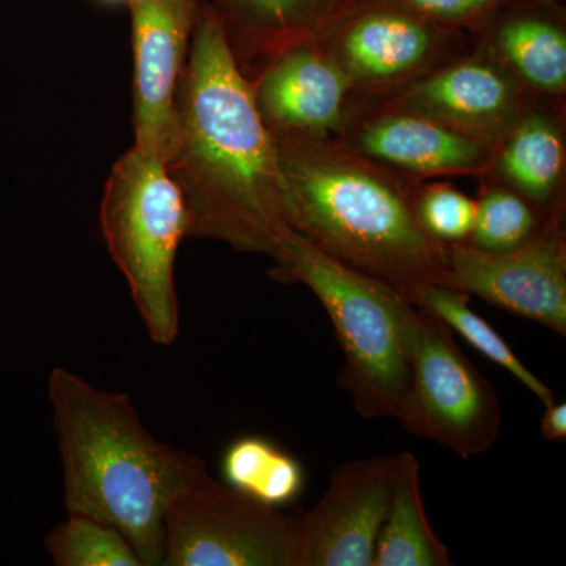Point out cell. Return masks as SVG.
<instances>
[{
  "mask_svg": "<svg viewBox=\"0 0 566 566\" xmlns=\"http://www.w3.org/2000/svg\"><path fill=\"white\" fill-rule=\"evenodd\" d=\"M166 169L185 202L188 238L274 259L293 233L277 147L218 11L203 0L178 88Z\"/></svg>",
  "mask_w": 566,
  "mask_h": 566,
  "instance_id": "obj_1",
  "label": "cell"
},
{
  "mask_svg": "<svg viewBox=\"0 0 566 566\" xmlns=\"http://www.w3.org/2000/svg\"><path fill=\"white\" fill-rule=\"evenodd\" d=\"M273 136V134H271ZM290 226L318 251L386 283L415 304L424 286H449V249L424 232L423 181L386 169L337 137L273 136Z\"/></svg>",
  "mask_w": 566,
  "mask_h": 566,
  "instance_id": "obj_2",
  "label": "cell"
},
{
  "mask_svg": "<svg viewBox=\"0 0 566 566\" xmlns=\"http://www.w3.org/2000/svg\"><path fill=\"white\" fill-rule=\"evenodd\" d=\"M50 395L69 515L120 531L144 566L164 565L166 515L180 495L212 479L199 457L158 441L128 395L54 368Z\"/></svg>",
  "mask_w": 566,
  "mask_h": 566,
  "instance_id": "obj_3",
  "label": "cell"
},
{
  "mask_svg": "<svg viewBox=\"0 0 566 566\" xmlns=\"http://www.w3.org/2000/svg\"><path fill=\"white\" fill-rule=\"evenodd\" d=\"M270 277L307 286L326 308L344 367L335 382L364 419H398L411 382L416 305L386 283L335 262L296 232L275 253Z\"/></svg>",
  "mask_w": 566,
  "mask_h": 566,
  "instance_id": "obj_4",
  "label": "cell"
},
{
  "mask_svg": "<svg viewBox=\"0 0 566 566\" xmlns=\"http://www.w3.org/2000/svg\"><path fill=\"white\" fill-rule=\"evenodd\" d=\"M99 223L151 340L172 345L180 331L175 259L188 238V216L166 161L134 145L118 158L104 185Z\"/></svg>",
  "mask_w": 566,
  "mask_h": 566,
  "instance_id": "obj_5",
  "label": "cell"
},
{
  "mask_svg": "<svg viewBox=\"0 0 566 566\" xmlns=\"http://www.w3.org/2000/svg\"><path fill=\"white\" fill-rule=\"evenodd\" d=\"M397 420L463 460L488 452L501 434L493 385L461 352L453 331L419 305L412 315L411 382Z\"/></svg>",
  "mask_w": 566,
  "mask_h": 566,
  "instance_id": "obj_6",
  "label": "cell"
},
{
  "mask_svg": "<svg viewBox=\"0 0 566 566\" xmlns=\"http://www.w3.org/2000/svg\"><path fill=\"white\" fill-rule=\"evenodd\" d=\"M301 517L211 479L167 510L164 566H296Z\"/></svg>",
  "mask_w": 566,
  "mask_h": 566,
  "instance_id": "obj_7",
  "label": "cell"
},
{
  "mask_svg": "<svg viewBox=\"0 0 566 566\" xmlns=\"http://www.w3.org/2000/svg\"><path fill=\"white\" fill-rule=\"evenodd\" d=\"M352 82L357 99H381L471 48L395 0H360L319 41Z\"/></svg>",
  "mask_w": 566,
  "mask_h": 566,
  "instance_id": "obj_8",
  "label": "cell"
},
{
  "mask_svg": "<svg viewBox=\"0 0 566 566\" xmlns=\"http://www.w3.org/2000/svg\"><path fill=\"white\" fill-rule=\"evenodd\" d=\"M449 249V289L566 335V230L553 221L526 244L490 252L471 244Z\"/></svg>",
  "mask_w": 566,
  "mask_h": 566,
  "instance_id": "obj_9",
  "label": "cell"
},
{
  "mask_svg": "<svg viewBox=\"0 0 566 566\" xmlns=\"http://www.w3.org/2000/svg\"><path fill=\"white\" fill-rule=\"evenodd\" d=\"M386 169L420 181L485 177L494 144L392 104L357 99L337 136Z\"/></svg>",
  "mask_w": 566,
  "mask_h": 566,
  "instance_id": "obj_10",
  "label": "cell"
},
{
  "mask_svg": "<svg viewBox=\"0 0 566 566\" xmlns=\"http://www.w3.org/2000/svg\"><path fill=\"white\" fill-rule=\"evenodd\" d=\"M202 0H132L134 147L166 161L180 88Z\"/></svg>",
  "mask_w": 566,
  "mask_h": 566,
  "instance_id": "obj_11",
  "label": "cell"
},
{
  "mask_svg": "<svg viewBox=\"0 0 566 566\" xmlns=\"http://www.w3.org/2000/svg\"><path fill=\"white\" fill-rule=\"evenodd\" d=\"M397 455L335 469L322 501L301 517L296 566H374L392 502Z\"/></svg>",
  "mask_w": 566,
  "mask_h": 566,
  "instance_id": "obj_12",
  "label": "cell"
},
{
  "mask_svg": "<svg viewBox=\"0 0 566 566\" xmlns=\"http://www.w3.org/2000/svg\"><path fill=\"white\" fill-rule=\"evenodd\" d=\"M370 102L427 115L494 145L531 103L497 63L472 46L392 95Z\"/></svg>",
  "mask_w": 566,
  "mask_h": 566,
  "instance_id": "obj_13",
  "label": "cell"
},
{
  "mask_svg": "<svg viewBox=\"0 0 566 566\" xmlns=\"http://www.w3.org/2000/svg\"><path fill=\"white\" fill-rule=\"evenodd\" d=\"M252 88L273 136L337 137L357 102L352 82L319 43L283 51Z\"/></svg>",
  "mask_w": 566,
  "mask_h": 566,
  "instance_id": "obj_14",
  "label": "cell"
},
{
  "mask_svg": "<svg viewBox=\"0 0 566 566\" xmlns=\"http://www.w3.org/2000/svg\"><path fill=\"white\" fill-rule=\"evenodd\" d=\"M471 46L516 82L531 103L566 111V14L558 0H504Z\"/></svg>",
  "mask_w": 566,
  "mask_h": 566,
  "instance_id": "obj_15",
  "label": "cell"
},
{
  "mask_svg": "<svg viewBox=\"0 0 566 566\" xmlns=\"http://www.w3.org/2000/svg\"><path fill=\"white\" fill-rule=\"evenodd\" d=\"M360 0H212L234 61L249 81L283 51L319 43Z\"/></svg>",
  "mask_w": 566,
  "mask_h": 566,
  "instance_id": "obj_16",
  "label": "cell"
},
{
  "mask_svg": "<svg viewBox=\"0 0 566 566\" xmlns=\"http://www.w3.org/2000/svg\"><path fill=\"white\" fill-rule=\"evenodd\" d=\"M483 178L520 193L547 218L565 219L566 111L528 103L494 145Z\"/></svg>",
  "mask_w": 566,
  "mask_h": 566,
  "instance_id": "obj_17",
  "label": "cell"
},
{
  "mask_svg": "<svg viewBox=\"0 0 566 566\" xmlns=\"http://www.w3.org/2000/svg\"><path fill=\"white\" fill-rule=\"evenodd\" d=\"M450 565L449 547L424 509L419 460L412 452L398 453L392 502L376 542L374 566Z\"/></svg>",
  "mask_w": 566,
  "mask_h": 566,
  "instance_id": "obj_18",
  "label": "cell"
},
{
  "mask_svg": "<svg viewBox=\"0 0 566 566\" xmlns=\"http://www.w3.org/2000/svg\"><path fill=\"white\" fill-rule=\"evenodd\" d=\"M223 485L259 504L283 509L304 493L305 471L301 461L271 439L241 436L223 450Z\"/></svg>",
  "mask_w": 566,
  "mask_h": 566,
  "instance_id": "obj_19",
  "label": "cell"
},
{
  "mask_svg": "<svg viewBox=\"0 0 566 566\" xmlns=\"http://www.w3.org/2000/svg\"><path fill=\"white\" fill-rule=\"evenodd\" d=\"M415 305L427 308L441 318L453 333L460 334L469 345L474 346L476 352L515 376L517 381L531 390L543 405L556 401L549 386L534 371L528 370L512 346L506 344L504 337L485 318L472 311L471 296L468 293L449 286H424L417 294Z\"/></svg>",
  "mask_w": 566,
  "mask_h": 566,
  "instance_id": "obj_20",
  "label": "cell"
},
{
  "mask_svg": "<svg viewBox=\"0 0 566 566\" xmlns=\"http://www.w3.org/2000/svg\"><path fill=\"white\" fill-rule=\"evenodd\" d=\"M474 229L465 244L490 252L520 248L542 232L547 223L565 219L547 218L520 193L499 182L479 180Z\"/></svg>",
  "mask_w": 566,
  "mask_h": 566,
  "instance_id": "obj_21",
  "label": "cell"
},
{
  "mask_svg": "<svg viewBox=\"0 0 566 566\" xmlns=\"http://www.w3.org/2000/svg\"><path fill=\"white\" fill-rule=\"evenodd\" d=\"M46 549L57 566H144L120 531L84 515H69L52 528Z\"/></svg>",
  "mask_w": 566,
  "mask_h": 566,
  "instance_id": "obj_22",
  "label": "cell"
},
{
  "mask_svg": "<svg viewBox=\"0 0 566 566\" xmlns=\"http://www.w3.org/2000/svg\"><path fill=\"white\" fill-rule=\"evenodd\" d=\"M475 211V199L444 178L423 181L417 191V218L424 232L439 243H468L474 229Z\"/></svg>",
  "mask_w": 566,
  "mask_h": 566,
  "instance_id": "obj_23",
  "label": "cell"
},
{
  "mask_svg": "<svg viewBox=\"0 0 566 566\" xmlns=\"http://www.w3.org/2000/svg\"><path fill=\"white\" fill-rule=\"evenodd\" d=\"M424 20L449 31L471 35L479 31L504 0H395Z\"/></svg>",
  "mask_w": 566,
  "mask_h": 566,
  "instance_id": "obj_24",
  "label": "cell"
},
{
  "mask_svg": "<svg viewBox=\"0 0 566 566\" xmlns=\"http://www.w3.org/2000/svg\"><path fill=\"white\" fill-rule=\"evenodd\" d=\"M543 438L551 442L566 441V405L553 403L546 406L545 415L539 422Z\"/></svg>",
  "mask_w": 566,
  "mask_h": 566,
  "instance_id": "obj_25",
  "label": "cell"
},
{
  "mask_svg": "<svg viewBox=\"0 0 566 566\" xmlns=\"http://www.w3.org/2000/svg\"><path fill=\"white\" fill-rule=\"evenodd\" d=\"M96 2L106 3V6H118V3H128L129 0H96Z\"/></svg>",
  "mask_w": 566,
  "mask_h": 566,
  "instance_id": "obj_26",
  "label": "cell"
},
{
  "mask_svg": "<svg viewBox=\"0 0 566 566\" xmlns=\"http://www.w3.org/2000/svg\"><path fill=\"white\" fill-rule=\"evenodd\" d=\"M558 2H564V0H558Z\"/></svg>",
  "mask_w": 566,
  "mask_h": 566,
  "instance_id": "obj_27",
  "label": "cell"
}]
</instances>
